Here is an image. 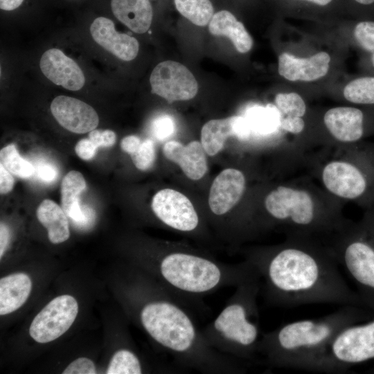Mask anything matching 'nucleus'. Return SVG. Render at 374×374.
<instances>
[{
	"instance_id": "obj_1",
	"label": "nucleus",
	"mask_w": 374,
	"mask_h": 374,
	"mask_svg": "<svg viewBox=\"0 0 374 374\" xmlns=\"http://www.w3.org/2000/svg\"><path fill=\"white\" fill-rule=\"evenodd\" d=\"M246 260L256 270L265 299L294 307L312 303L364 306L342 276L330 251L299 243L252 251Z\"/></svg>"
},
{
	"instance_id": "obj_2",
	"label": "nucleus",
	"mask_w": 374,
	"mask_h": 374,
	"mask_svg": "<svg viewBox=\"0 0 374 374\" xmlns=\"http://www.w3.org/2000/svg\"><path fill=\"white\" fill-rule=\"evenodd\" d=\"M373 316L374 312L366 307L347 305L321 317L288 323L262 332L258 354L270 368L314 371L328 345L341 330Z\"/></svg>"
},
{
	"instance_id": "obj_3",
	"label": "nucleus",
	"mask_w": 374,
	"mask_h": 374,
	"mask_svg": "<svg viewBox=\"0 0 374 374\" xmlns=\"http://www.w3.org/2000/svg\"><path fill=\"white\" fill-rule=\"evenodd\" d=\"M260 291L259 276L235 287L218 315L202 329L213 348L247 364L255 360L262 334L257 303Z\"/></svg>"
},
{
	"instance_id": "obj_4",
	"label": "nucleus",
	"mask_w": 374,
	"mask_h": 374,
	"mask_svg": "<svg viewBox=\"0 0 374 374\" xmlns=\"http://www.w3.org/2000/svg\"><path fill=\"white\" fill-rule=\"evenodd\" d=\"M330 251L355 283L364 305L374 312V214L347 231Z\"/></svg>"
},
{
	"instance_id": "obj_5",
	"label": "nucleus",
	"mask_w": 374,
	"mask_h": 374,
	"mask_svg": "<svg viewBox=\"0 0 374 374\" xmlns=\"http://www.w3.org/2000/svg\"><path fill=\"white\" fill-rule=\"evenodd\" d=\"M374 359V316L341 330L331 341L314 371L343 373Z\"/></svg>"
},
{
	"instance_id": "obj_6",
	"label": "nucleus",
	"mask_w": 374,
	"mask_h": 374,
	"mask_svg": "<svg viewBox=\"0 0 374 374\" xmlns=\"http://www.w3.org/2000/svg\"><path fill=\"white\" fill-rule=\"evenodd\" d=\"M265 206L274 220L294 227L312 229L319 223L312 198L303 190L278 186L267 195Z\"/></svg>"
},
{
	"instance_id": "obj_7",
	"label": "nucleus",
	"mask_w": 374,
	"mask_h": 374,
	"mask_svg": "<svg viewBox=\"0 0 374 374\" xmlns=\"http://www.w3.org/2000/svg\"><path fill=\"white\" fill-rule=\"evenodd\" d=\"M348 161H333L327 163L322 171V181L332 194L348 199L366 197L373 188L374 172Z\"/></svg>"
},
{
	"instance_id": "obj_8",
	"label": "nucleus",
	"mask_w": 374,
	"mask_h": 374,
	"mask_svg": "<svg viewBox=\"0 0 374 374\" xmlns=\"http://www.w3.org/2000/svg\"><path fill=\"white\" fill-rule=\"evenodd\" d=\"M78 304L74 297L64 294L51 300L34 318L30 337L37 342H51L66 332L74 322Z\"/></svg>"
},
{
	"instance_id": "obj_9",
	"label": "nucleus",
	"mask_w": 374,
	"mask_h": 374,
	"mask_svg": "<svg viewBox=\"0 0 374 374\" xmlns=\"http://www.w3.org/2000/svg\"><path fill=\"white\" fill-rule=\"evenodd\" d=\"M150 82L152 93L169 103L190 100L198 91L193 74L182 64L172 60L159 63L151 73Z\"/></svg>"
},
{
	"instance_id": "obj_10",
	"label": "nucleus",
	"mask_w": 374,
	"mask_h": 374,
	"mask_svg": "<svg viewBox=\"0 0 374 374\" xmlns=\"http://www.w3.org/2000/svg\"><path fill=\"white\" fill-rule=\"evenodd\" d=\"M152 209L166 226L177 231L198 230L199 218L193 204L184 194L170 188L158 191L152 200Z\"/></svg>"
},
{
	"instance_id": "obj_11",
	"label": "nucleus",
	"mask_w": 374,
	"mask_h": 374,
	"mask_svg": "<svg viewBox=\"0 0 374 374\" xmlns=\"http://www.w3.org/2000/svg\"><path fill=\"white\" fill-rule=\"evenodd\" d=\"M368 113L355 107H337L328 109L323 122L330 134L344 143H355L368 132Z\"/></svg>"
},
{
	"instance_id": "obj_12",
	"label": "nucleus",
	"mask_w": 374,
	"mask_h": 374,
	"mask_svg": "<svg viewBox=\"0 0 374 374\" xmlns=\"http://www.w3.org/2000/svg\"><path fill=\"white\" fill-rule=\"evenodd\" d=\"M51 111L61 126L73 133L91 132L98 125L99 118L95 109L73 97H55L51 104Z\"/></svg>"
},
{
	"instance_id": "obj_13",
	"label": "nucleus",
	"mask_w": 374,
	"mask_h": 374,
	"mask_svg": "<svg viewBox=\"0 0 374 374\" xmlns=\"http://www.w3.org/2000/svg\"><path fill=\"white\" fill-rule=\"evenodd\" d=\"M87 187L83 175L71 170L63 178L61 184V205L66 215L71 218L76 228L87 230L96 221V213L88 205H82L80 196Z\"/></svg>"
},
{
	"instance_id": "obj_14",
	"label": "nucleus",
	"mask_w": 374,
	"mask_h": 374,
	"mask_svg": "<svg viewBox=\"0 0 374 374\" xmlns=\"http://www.w3.org/2000/svg\"><path fill=\"white\" fill-rule=\"evenodd\" d=\"M39 66L49 80L68 90L78 91L84 84L85 78L80 67L60 49L45 51L41 57Z\"/></svg>"
},
{
	"instance_id": "obj_15",
	"label": "nucleus",
	"mask_w": 374,
	"mask_h": 374,
	"mask_svg": "<svg viewBox=\"0 0 374 374\" xmlns=\"http://www.w3.org/2000/svg\"><path fill=\"white\" fill-rule=\"evenodd\" d=\"M331 57L326 51L301 58L288 53L278 57V71L281 77L292 82H313L326 76Z\"/></svg>"
},
{
	"instance_id": "obj_16",
	"label": "nucleus",
	"mask_w": 374,
	"mask_h": 374,
	"mask_svg": "<svg viewBox=\"0 0 374 374\" xmlns=\"http://www.w3.org/2000/svg\"><path fill=\"white\" fill-rule=\"evenodd\" d=\"M251 132L244 116H233L222 119H213L206 123L201 131V143L209 156L217 154L224 147L229 137L244 141Z\"/></svg>"
},
{
	"instance_id": "obj_17",
	"label": "nucleus",
	"mask_w": 374,
	"mask_h": 374,
	"mask_svg": "<svg viewBox=\"0 0 374 374\" xmlns=\"http://www.w3.org/2000/svg\"><path fill=\"white\" fill-rule=\"evenodd\" d=\"M245 182L241 171L234 168L222 170L210 188L208 205L211 212L220 216L230 211L241 199Z\"/></svg>"
},
{
	"instance_id": "obj_18",
	"label": "nucleus",
	"mask_w": 374,
	"mask_h": 374,
	"mask_svg": "<svg viewBox=\"0 0 374 374\" xmlns=\"http://www.w3.org/2000/svg\"><path fill=\"white\" fill-rule=\"evenodd\" d=\"M90 33L98 44L122 60H132L138 55L139 44L137 39L127 34L118 33L114 22L108 18L99 17L95 19L90 26Z\"/></svg>"
},
{
	"instance_id": "obj_19",
	"label": "nucleus",
	"mask_w": 374,
	"mask_h": 374,
	"mask_svg": "<svg viewBox=\"0 0 374 374\" xmlns=\"http://www.w3.org/2000/svg\"><path fill=\"white\" fill-rule=\"evenodd\" d=\"M163 152L190 179L199 180L207 172L206 153L201 142L193 141L184 145L176 141H168L163 147Z\"/></svg>"
},
{
	"instance_id": "obj_20",
	"label": "nucleus",
	"mask_w": 374,
	"mask_h": 374,
	"mask_svg": "<svg viewBox=\"0 0 374 374\" xmlns=\"http://www.w3.org/2000/svg\"><path fill=\"white\" fill-rule=\"evenodd\" d=\"M115 17L134 33L147 32L152 24L153 11L149 0H112Z\"/></svg>"
},
{
	"instance_id": "obj_21",
	"label": "nucleus",
	"mask_w": 374,
	"mask_h": 374,
	"mask_svg": "<svg viewBox=\"0 0 374 374\" xmlns=\"http://www.w3.org/2000/svg\"><path fill=\"white\" fill-rule=\"evenodd\" d=\"M208 30L213 35L229 37L240 53L249 52L253 46V39L244 24L228 10L215 13L208 24Z\"/></svg>"
},
{
	"instance_id": "obj_22",
	"label": "nucleus",
	"mask_w": 374,
	"mask_h": 374,
	"mask_svg": "<svg viewBox=\"0 0 374 374\" xmlns=\"http://www.w3.org/2000/svg\"><path fill=\"white\" fill-rule=\"evenodd\" d=\"M32 289L30 277L24 273H15L0 279V314L6 315L21 308L27 301Z\"/></svg>"
},
{
	"instance_id": "obj_23",
	"label": "nucleus",
	"mask_w": 374,
	"mask_h": 374,
	"mask_svg": "<svg viewBox=\"0 0 374 374\" xmlns=\"http://www.w3.org/2000/svg\"><path fill=\"white\" fill-rule=\"evenodd\" d=\"M39 222L47 229L51 242L59 244L69 239L70 231L67 215L63 209L51 199L43 200L37 208Z\"/></svg>"
},
{
	"instance_id": "obj_24",
	"label": "nucleus",
	"mask_w": 374,
	"mask_h": 374,
	"mask_svg": "<svg viewBox=\"0 0 374 374\" xmlns=\"http://www.w3.org/2000/svg\"><path fill=\"white\" fill-rule=\"evenodd\" d=\"M244 117L251 131L259 134H269L280 126V112L276 106L271 104H268L265 107H252L248 109Z\"/></svg>"
},
{
	"instance_id": "obj_25",
	"label": "nucleus",
	"mask_w": 374,
	"mask_h": 374,
	"mask_svg": "<svg viewBox=\"0 0 374 374\" xmlns=\"http://www.w3.org/2000/svg\"><path fill=\"white\" fill-rule=\"evenodd\" d=\"M344 98L353 104L374 106V75L353 79L344 88Z\"/></svg>"
},
{
	"instance_id": "obj_26",
	"label": "nucleus",
	"mask_w": 374,
	"mask_h": 374,
	"mask_svg": "<svg viewBox=\"0 0 374 374\" xmlns=\"http://www.w3.org/2000/svg\"><path fill=\"white\" fill-rule=\"evenodd\" d=\"M174 2L182 16L199 26L209 24L214 15L210 0H174Z\"/></svg>"
},
{
	"instance_id": "obj_27",
	"label": "nucleus",
	"mask_w": 374,
	"mask_h": 374,
	"mask_svg": "<svg viewBox=\"0 0 374 374\" xmlns=\"http://www.w3.org/2000/svg\"><path fill=\"white\" fill-rule=\"evenodd\" d=\"M0 162L11 174L21 179L29 178L35 173V167L20 156L14 143L1 148Z\"/></svg>"
},
{
	"instance_id": "obj_28",
	"label": "nucleus",
	"mask_w": 374,
	"mask_h": 374,
	"mask_svg": "<svg viewBox=\"0 0 374 374\" xmlns=\"http://www.w3.org/2000/svg\"><path fill=\"white\" fill-rule=\"evenodd\" d=\"M143 373L141 360L129 349H119L112 355L106 373L140 374Z\"/></svg>"
},
{
	"instance_id": "obj_29",
	"label": "nucleus",
	"mask_w": 374,
	"mask_h": 374,
	"mask_svg": "<svg viewBox=\"0 0 374 374\" xmlns=\"http://www.w3.org/2000/svg\"><path fill=\"white\" fill-rule=\"evenodd\" d=\"M276 107L284 117L302 118L306 112V105L303 98L295 92L279 93L274 99Z\"/></svg>"
},
{
	"instance_id": "obj_30",
	"label": "nucleus",
	"mask_w": 374,
	"mask_h": 374,
	"mask_svg": "<svg viewBox=\"0 0 374 374\" xmlns=\"http://www.w3.org/2000/svg\"><path fill=\"white\" fill-rule=\"evenodd\" d=\"M353 38L359 48L367 53L374 52V20L363 19L353 28Z\"/></svg>"
},
{
	"instance_id": "obj_31",
	"label": "nucleus",
	"mask_w": 374,
	"mask_h": 374,
	"mask_svg": "<svg viewBox=\"0 0 374 374\" xmlns=\"http://www.w3.org/2000/svg\"><path fill=\"white\" fill-rule=\"evenodd\" d=\"M134 166L141 170H147L154 164L156 158L155 146L150 139L142 141L136 150L130 154Z\"/></svg>"
},
{
	"instance_id": "obj_32",
	"label": "nucleus",
	"mask_w": 374,
	"mask_h": 374,
	"mask_svg": "<svg viewBox=\"0 0 374 374\" xmlns=\"http://www.w3.org/2000/svg\"><path fill=\"white\" fill-rule=\"evenodd\" d=\"M175 131L174 119L168 114L157 116L152 123V132L155 139L164 141Z\"/></svg>"
},
{
	"instance_id": "obj_33",
	"label": "nucleus",
	"mask_w": 374,
	"mask_h": 374,
	"mask_svg": "<svg viewBox=\"0 0 374 374\" xmlns=\"http://www.w3.org/2000/svg\"><path fill=\"white\" fill-rule=\"evenodd\" d=\"M63 374H95L96 366L88 358L80 357L70 363L62 372Z\"/></svg>"
},
{
	"instance_id": "obj_34",
	"label": "nucleus",
	"mask_w": 374,
	"mask_h": 374,
	"mask_svg": "<svg viewBox=\"0 0 374 374\" xmlns=\"http://www.w3.org/2000/svg\"><path fill=\"white\" fill-rule=\"evenodd\" d=\"M89 139L97 148H109L113 146L116 141L114 132L110 130H93L89 134Z\"/></svg>"
},
{
	"instance_id": "obj_35",
	"label": "nucleus",
	"mask_w": 374,
	"mask_h": 374,
	"mask_svg": "<svg viewBox=\"0 0 374 374\" xmlns=\"http://www.w3.org/2000/svg\"><path fill=\"white\" fill-rule=\"evenodd\" d=\"M97 149V146L89 139H82L77 143L75 152L80 159L89 161L94 157Z\"/></svg>"
},
{
	"instance_id": "obj_36",
	"label": "nucleus",
	"mask_w": 374,
	"mask_h": 374,
	"mask_svg": "<svg viewBox=\"0 0 374 374\" xmlns=\"http://www.w3.org/2000/svg\"><path fill=\"white\" fill-rule=\"evenodd\" d=\"M35 169L37 177L44 182H52L57 176L56 168L49 163H39Z\"/></svg>"
},
{
	"instance_id": "obj_37",
	"label": "nucleus",
	"mask_w": 374,
	"mask_h": 374,
	"mask_svg": "<svg viewBox=\"0 0 374 374\" xmlns=\"http://www.w3.org/2000/svg\"><path fill=\"white\" fill-rule=\"evenodd\" d=\"M280 127L291 134H298L305 127V122L301 117H284L280 118Z\"/></svg>"
},
{
	"instance_id": "obj_38",
	"label": "nucleus",
	"mask_w": 374,
	"mask_h": 374,
	"mask_svg": "<svg viewBox=\"0 0 374 374\" xmlns=\"http://www.w3.org/2000/svg\"><path fill=\"white\" fill-rule=\"evenodd\" d=\"M353 10L359 15L374 16V0H348Z\"/></svg>"
},
{
	"instance_id": "obj_39",
	"label": "nucleus",
	"mask_w": 374,
	"mask_h": 374,
	"mask_svg": "<svg viewBox=\"0 0 374 374\" xmlns=\"http://www.w3.org/2000/svg\"><path fill=\"white\" fill-rule=\"evenodd\" d=\"M15 179L11 173L0 163V193L6 194L10 192L14 186Z\"/></svg>"
},
{
	"instance_id": "obj_40",
	"label": "nucleus",
	"mask_w": 374,
	"mask_h": 374,
	"mask_svg": "<svg viewBox=\"0 0 374 374\" xmlns=\"http://www.w3.org/2000/svg\"><path fill=\"white\" fill-rule=\"evenodd\" d=\"M286 3L307 5L316 9H327L334 6L338 0H285Z\"/></svg>"
},
{
	"instance_id": "obj_41",
	"label": "nucleus",
	"mask_w": 374,
	"mask_h": 374,
	"mask_svg": "<svg viewBox=\"0 0 374 374\" xmlns=\"http://www.w3.org/2000/svg\"><path fill=\"white\" fill-rule=\"evenodd\" d=\"M141 142V139L136 135L127 136L121 140V148L130 155L136 150Z\"/></svg>"
},
{
	"instance_id": "obj_42",
	"label": "nucleus",
	"mask_w": 374,
	"mask_h": 374,
	"mask_svg": "<svg viewBox=\"0 0 374 374\" xmlns=\"http://www.w3.org/2000/svg\"><path fill=\"white\" fill-rule=\"evenodd\" d=\"M10 240V231L8 226L4 223L0 225V258H1L6 251Z\"/></svg>"
},
{
	"instance_id": "obj_43",
	"label": "nucleus",
	"mask_w": 374,
	"mask_h": 374,
	"mask_svg": "<svg viewBox=\"0 0 374 374\" xmlns=\"http://www.w3.org/2000/svg\"><path fill=\"white\" fill-rule=\"evenodd\" d=\"M24 0H0V8L3 10L10 11L19 7Z\"/></svg>"
},
{
	"instance_id": "obj_44",
	"label": "nucleus",
	"mask_w": 374,
	"mask_h": 374,
	"mask_svg": "<svg viewBox=\"0 0 374 374\" xmlns=\"http://www.w3.org/2000/svg\"><path fill=\"white\" fill-rule=\"evenodd\" d=\"M368 54V63L371 68L374 70V52Z\"/></svg>"
},
{
	"instance_id": "obj_45",
	"label": "nucleus",
	"mask_w": 374,
	"mask_h": 374,
	"mask_svg": "<svg viewBox=\"0 0 374 374\" xmlns=\"http://www.w3.org/2000/svg\"><path fill=\"white\" fill-rule=\"evenodd\" d=\"M370 371H371V373H374V367H373L372 369H371Z\"/></svg>"
}]
</instances>
